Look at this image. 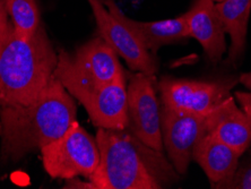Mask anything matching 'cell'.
<instances>
[{
    "label": "cell",
    "mask_w": 251,
    "mask_h": 189,
    "mask_svg": "<svg viewBox=\"0 0 251 189\" xmlns=\"http://www.w3.org/2000/svg\"><path fill=\"white\" fill-rule=\"evenodd\" d=\"M100 162L90 181L94 189H158L176 178L162 152L140 142L129 129L99 128Z\"/></svg>",
    "instance_id": "2"
},
{
    "label": "cell",
    "mask_w": 251,
    "mask_h": 189,
    "mask_svg": "<svg viewBox=\"0 0 251 189\" xmlns=\"http://www.w3.org/2000/svg\"><path fill=\"white\" fill-rule=\"evenodd\" d=\"M41 154L44 170L57 179H91L100 162L97 139L77 121L60 138L43 146Z\"/></svg>",
    "instance_id": "5"
},
{
    "label": "cell",
    "mask_w": 251,
    "mask_h": 189,
    "mask_svg": "<svg viewBox=\"0 0 251 189\" xmlns=\"http://www.w3.org/2000/svg\"><path fill=\"white\" fill-rule=\"evenodd\" d=\"M215 8L231 38L227 61L235 65L245 54L251 0H223L215 2Z\"/></svg>",
    "instance_id": "15"
},
{
    "label": "cell",
    "mask_w": 251,
    "mask_h": 189,
    "mask_svg": "<svg viewBox=\"0 0 251 189\" xmlns=\"http://www.w3.org/2000/svg\"><path fill=\"white\" fill-rule=\"evenodd\" d=\"M237 81H195L163 77L158 83L162 101L165 108L207 114L230 96L231 88Z\"/></svg>",
    "instance_id": "6"
},
{
    "label": "cell",
    "mask_w": 251,
    "mask_h": 189,
    "mask_svg": "<svg viewBox=\"0 0 251 189\" xmlns=\"http://www.w3.org/2000/svg\"><path fill=\"white\" fill-rule=\"evenodd\" d=\"M93 10L99 28V36L105 41L118 55L135 72L154 76L157 66L153 55L132 34L126 25L109 10L104 0H87Z\"/></svg>",
    "instance_id": "9"
},
{
    "label": "cell",
    "mask_w": 251,
    "mask_h": 189,
    "mask_svg": "<svg viewBox=\"0 0 251 189\" xmlns=\"http://www.w3.org/2000/svg\"><path fill=\"white\" fill-rule=\"evenodd\" d=\"M53 76L74 98L126 77L117 53L101 36L83 44L74 54L61 51Z\"/></svg>",
    "instance_id": "4"
},
{
    "label": "cell",
    "mask_w": 251,
    "mask_h": 189,
    "mask_svg": "<svg viewBox=\"0 0 251 189\" xmlns=\"http://www.w3.org/2000/svg\"><path fill=\"white\" fill-rule=\"evenodd\" d=\"M225 189H251V162L241 165L234 172L232 179L223 187Z\"/></svg>",
    "instance_id": "17"
},
{
    "label": "cell",
    "mask_w": 251,
    "mask_h": 189,
    "mask_svg": "<svg viewBox=\"0 0 251 189\" xmlns=\"http://www.w3.org/2000/svg\"><path fill=\"white\" fill-rule=\"evenodd\" d=\"M58 55L41 24L29 39L0 22V106H28L53 76Z\"/></svg>",
    "instance_id": "3"
},
{
    "label": "cell",
    "mask_w": 251,
    "mask_h": 189,
    "mask_svg": "<svg viewBox=\"0 0 251 189\" xmlns=\"http://www.w3.org/2000/svg\"><path fill=\"white\" fill-rule=\"evenodd\" d=\"M206 127L208 134L215 136L240 155L251 145V125L246 113L235 105L233 96H227L206 116Z\"/></svg>",
    "instance_id": "13"
},
{
    "label": "cell",
    "mask_w": 251,
    "mask_h": 189,
    "mask_svg": "<svg viewBox=\"0 0 251 189\" xmlns=\"http://www.w3.org/2000/svg\"><path fill=\"white\" fill-rule=\"evenodd\" d=\"M153 76L137 73L131 77L127 86L128 93V129L140 142L155 151H163L162 139V112Z\"/></svg>",
    "instance_id": "7"
},
{
    "label": "cell",
    "mask_w": 251,
    "mask_h": 189,
    "mask_svg": "<svg viewBox=\"0 0 251 189\" xmlns=\"http://www.w3.org/2000/svg\"><path fill=\"white\" fill-rule=\"evenodd\" d=\"M237 151L206 133L194 151L193 160L201 165L214 188H223L239 166Z\"/></svg>",
    "instance_id": "14"
},
{
    "label": "cell",
    "mask_w": 251,
    "mask_h": 189,
    "mask_svg": "<svg viewBox=\"0 0 251 189\" xmlns=\"http://www.w3.org/2000/svg\"><path fill=\"white\" fill-rule=\"evenodd\" d=\"M206 133V117L163 107L162 139L176 173L184 175L187 172L196 146Z\"/></svg>",
    "instance_id": "8"
},
{
    "label": "cell",
    "mask_w": 251,
    "mask_h": 189,
    "mask_svg": "<svg viewBox=\"0 0 251 189\" xmlns=\"http://www.w3.org/2000/svg\"><path fill=\"white\" fill-rule=\"evenodd\" d=\"M82 103L93 124L99 128L127 129L128 93L126 77L79 94Z\"/></svg>",
    "instance_id": "10"
},
{
    "label": "cell",
    "mask_w": 251,
    "mask_h": 189,
    "mask_svg": "<svg viewBox=\"0 0 251 189\" xmlns=\"http://www.w3.org/2000/svg\"><path fill=\"white\" fill-rule=\"evenodd\" d=\"M104 3L151 53L156 54L161 47L189 38L186 14L163 21L138 22L126 16L114 0H104Z\"/></svg>",
    "instance_id": "12"
},
{
    "label": "cell",
    "mask_w": 251,
    "mask_h": 189,
    "mask_svg": "<svg viewBox=\"0 0 251 189\" xmlns=\"http://www.w3.org/2000/svg\"><path fill=\"white\" fill-rule=\"evenodd\" d=\"M239 81L251 91V72L241 74L239 77Z\"/></svg>",
    "instance_id": "19"
},
{
    "label": "cell",
    "mask_w": 251,
    "mask_h": 189,
    "mask_svg": "<svg viewBox=\"0 0 251 189\" xmlns=\"http://www.w3.org/2000/svg\"><path fill=\"white\" fill-rule=\"evenodd\" d=\"M188 35L201 44L206 55L213 62H219L226 49L225 29L214 0H195L186 13Z\"/></svg>",
    "instance_id": "11"
},
{
    "label": "cell",
    "mask_w": 251,
    "mask_h": 189,
    "mask_svg": "<svg viewBox=\"0 0 251 189\" xmlns=\"http://www.w3.org/2000/svg\"><path fill=\"white\" fill-rule=\"evenodd\" d=\"M73 96L52 76L28 106H0L1 160L18 161L60 138L76 122Z\"/></svg>",
    "instance_id": "1"
},
{
    "label": "cell",
    "mask_w": 251,
    "mask_h": 189,
    "mask_svg": "<svg viewBox=\"0 0 251 189\" xmlns=\"http://www.w3.org/2000/svg\"><path fill=\"white\" fill-rule=\"evenodd\" d=\"M235 98L238 99L242 111L246 113L251 125V92L250 93H247V92H235Z\"/></svg>",
    "instance_id": "18"
},
{
    "label": "cell",
    "mask_w": 251,
    "mask_h": 189,
    "mask_svg": "<svg viewBox=\"0 0 251 189\" xmlns=\"http://www.w3.org/2000/svg\"><path fill=\"white\" fill-rule=\"evenodd\" d=\"M215 2H219V1H223V0H214Z\"/></svg>",
    "instance_id": "21"
},
{
    "label": "cell",
    "mask_w": 251,
    "mask_h": 189,
    "mask_svg": "<svg viewBox=\"0 0 251 189\" xmlns=\"http://www.w3.org/2000/svg\"><path fill=\"white\" fill-rule=\"evenodd\" d=\"M6 2H7V0H0V22L8 20V18H7V15H8V13H7Z\"/></svg>",
    "instance_id": "20"
},
{
    "label": "cell",
    "mask_w": 251,
    "mask_h": 189,
    "mask_svg": "<svg viewBox=\"0 0 251 189\" xmlns=\"http://www.w3.org/2000/svg\"><path fill=\"white\" fill-rule=\"evenodd\" d=\"M6 6L17 34L25 39L32 38L41 25V16L35 0H7Z\"/></svg>",
    "instance_id": "16"
}]
</instances>
